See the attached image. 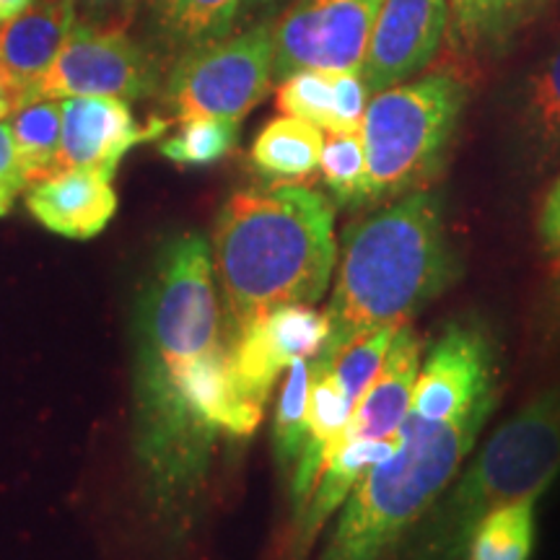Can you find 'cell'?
I'll return each instance as SVG.
<instances>
[{
  "instance_id": "cb8c5ba5",
  "label": "cell",
  "mask_w": 560,
  "mask_h": 560,
  "mask_svg": "<svg viewBox=\"0 0 560 560\" xmlns=\"http://www.w3.org/2000/svg\"><path fill=\"white\" fill-rule=\"evenodd\" d=\"M338 79L340 70H296L278 89V109L322 130H338Z\"/></svg>"
},
{
  "instance_id": "603a6c76",
  "label": "cell",
  "mask_w": 560,
  "mask_h": 560,
  "mask_svg": "<svg viewBox=\"0 0 560 560\" xmlns=\"http://www.w3.org/2000/svg\"><path fill=\"white\" fill-rule=\"evenodd\" d=\"M265 342L285 369L296 359H317L330 332V319L312 304H283L270 310L260 322Z\"/></svg>"
},
{
  "instance_id": "44dd1931",
  "label": "cell",
  "mask_w": 560,
  "mask_h": 560,
  "mask_svg": "<svg viewBox=\"0 0 560 560\" xmlns=\"http://www.w3.org/2000/svg\"><path fill=\"white\" fill-rule=\"evenodd\" d=\"M11 136L16 145L26 185L58 174V153L62 138V102L39 100L24 104L11 115Z\"/></svg>"
},
{
  "instance_id": "484cf974",
  "label": "cell",
  "mask_w": 560,
  "mask_h": 560,
  "mask_svg": "<svg viewBox=\"0 0 560 560\" xmlns=\"http://www.w3.org/2000/svg\"><path fill=\"white\" fill-rule=\"evenodd\" d=\"M240 140V122L223 117H195L185 120L172 138L161 140L159 151L174 164L208 166L229 156Z\"/></svg>"
},
{
  "instance_id": "7402d4cb",
  "label": "cell",
  "mask_w": 560,
  "mask_h": 560,
  "mask_svg": "<svg viewBox=\"0 0 560 560\" xmlns=\"http://www.w3.org/2000/svg\"><path fill=\"white\" fill-rule=\"evenodd\" d=\"M537 542V499L503 503L475 527L465 560H529Z\"/></svg>"
},
{
  "instance_id": "3957f363",
  "label": "cell",
  "mask_w": 560,
  "mask_h": 560,
  "mask_svg": "<svg viewBox=\"0 0 560 560\" xmlns=\"http://www.w3.org/2000/svg\"><path fill=\"white\" fill-rule=\"evenodd\" d=\"M454 280L457 252L439 195L416 190L384 202L342 234L338 280L325 312L330 332L310 366L327 371L363 332L410 322Z\"/></svg>"
},
{
  "instance_id": "5b68a950",
  "label": "cell",
  "mask_w": 560,
  "mask_h": 560,
  "mask_svg": "<svg viewBox=\"0 0 560 560\" xmlns=\"http://www.w3.org/2000/svg\"><path fill=\"white\" fill-rule=\"evenodd\" d=\"M560 475V382L503 420L457 486L446 488L418 529L405 560H465L482 516L503 503L540 499Z\"/></svg>"
},
{
  "instance_id": "f546056e",
  "label": "cell",
  "mask_w": 560,
  "mask_h": 560,
  "mask_svg": "<svg viewBox=\"0 0 560 560\" xmlns=\"http://www.w3.org/2000/svg\"><path fill=\"white\" fill-rule=\"evenodd\" d=\"M537 229H540V242L545 252H548V257L560 262V177L550 187L548 198L542 202Z\"/></svg>"
},
{
  "instance_id": "d4e9b609",
  "label": "cell",
  "mask_w": 560,
  "mask_h": 560,
  "mask_svg": "<svg viewBox=\"0 0 560 560\" xmlns=\"http://www.w3.org/2000/svg\"><path fill=\"white\" fill-rule=\"evenodd\" d=\"M312 366L310 359H296L289 366L280 387L276 423H272V446L280 465L296 467L306 441V416H310Z\"/></svg>"
},
{
  "instance_id": "8992f818",
  "label": "cell",
  "mask_w": 560,
  "mask_h": 560,
  "mask_svg": "<svg viewBox=\"0 0 560 560\" xmlns=\"http://www.w3.org/2000/svg\"><path fill=\"white\" fill-rule=\"evenodd\" d=\"M467 89L452 73L376 91L361 125L366 153V206L425 190L450 156Z\"/></svg>"
},
{
  "instance_id": "836d02e7",
  "label": "cell",
  "mask_w": 560,
  "mask_h": 560,
  "mask_svg": "<svg viewBox=\"0 0 560 560\" xmlns=\"http://www.w3.org/2000/svg\"><path fill=\"white\" fill-rule=\"evenodd\" d=\"M34 0H0V24H5V21L16 19L24 13Z\"/></svg>"
},
{
  "instance_id": "9a60e30c",
  "label": "cell",
  "mask_w": 560,
  "mask_h": 560,
  "mask_svg": "<svg viewBox=\"0 0 560 560\" xmlns=\"http://www.w3.org/2000/svg\"><path fill=\"white\" fill-rule=\"evenodd\" d=\"M26 208L66 240H94L117 213V192L102 172L66 170L26 187Z\"/></svg>"
},
{
  "instance_id": "277c9868",
  "label": "cell",
  "mask_w": 560,
  "mask_h": 560,
  "mask_svg": "<svg viewBox=\"0 0 560 560\" xmlns=\"http://www.w3.org/2000/svg\"><path fill=\"white\" fill-rule=\"evenodd\" d=\"M495 402L499 397L482 400L452 423H429L408 412L397 429V452L361 475L317 560H397L470 457Z\"/></svg>"
},
{
  "instance_id": "d6a6232c",
  "label": "cell",
  "mask_w": 560,
  "mask_h": 560,
  "mask_svg": "<svg viewBox=\"0 0 560 560\" xmlns=\"http://www.w3.org/2000/svg\"><path fill=\"white\" fill-rule=\"evenodd\" d=\"M16 109H19L16 91H13L9 79L3 75V70H0V120H5V117L13 115Z\"/></svg>"
},
{
  "instance_id": "7a4b0ae2",
  "label": "cell",
  "mask_w": 560,
  "mask_h": 560,
  "mask_svg": "<svg viewBox=\"0 0 560 560\" xmlns=\"http://www.w3.org/2000/svg\"><path fill=\"white\" fill-rule=\"evenodd\" d=\"M213 272L229 342L283 304H317L338 265L335 208L296 182L249 187L213 223Z\"/></svg>"
},
{
  "instance_id": "2e32d148",
  "label": "cell",
  "mask_w": 560,
  "mask_h": 560,
  "mask_svg": "<svg viewBox=\"0 0 560 560\" xmlns=\"http://www.w3.org/2000/svg\"><path fill=\"white\" fill-rule=\"evenodd\" d=\"M400 446V439L389 436L380 441H353V444H342L330 454L325 470H322L317 486L312 495L293 516V527L285 545V560H306L310 550L317 542L319 532L335 511H340L342 503L361 480V475L376 462L392 457Z\"/></svg>"
},
{
  "instance_id": "e575fe53",
  "label": "cell",
  "mask_w": 560,
  "mask_h": 560,
  "mask_svg": "<svg viewBox=\"0 0 560 560\" xmlns=\"http://www.w3.org/2000/svg\"><path fill=\"white\" fill-rule=\"evenodd\" d=\"M21 190L16 185H11L9 179L0 177V219H3L5 213H9L11 206H13V198H16Z\"/></svg>"
},
{
  "instance_id": "ba28073f",
  "label": "cell",
  "mask_w": 560,
  "mask_h": 560,
  "mask_svg": "<svg viewBox=\"0 0 560 560\" xmlns=\"http://www.w3.org/2000/svg\"><path fill=\"white\" fill-rule=\"evenodd\" d=\"M164 83V60L151 45L115 26L75 24L52 68L34 91L39 100L115 96L122 102L149 100Z\"/></svg>"
},
{
  "instance_id": "4fadbf2b",
  "label": "cell",
  "mask_w": 560,
  "mask_h": 560,
  "mask_svg": "<svg viewBox=\"0 0 560 560\" xmlns=\"http://www.w3.org/2000/svg\"><path fill=\"white\" fill-rule=\"evenodd\" d=\"M75 24L73 0H34L21 16L0 24V70L16 91L19 107L34 102Z\"/></svg>"
},
{
  "instance_id": "7c38bea8",
  "label": "cell",
  "mask_w": 560,
  "mask_h": 560,
  "mask_svg": "<svg viewBox=\"0 0 560 560\" xmlns=\"http://www.w3.org/2000/svg\"><path fill=\"white\" fill-rule=\"evenodd\" d=\"M62 102V138L58 172L91 170L115 179L117 166L132 145L159 138L170 120L151 117L140 125L128 102L115 96H68Z\"/></svg>"
},
{
  "instance_id": "ac0fdd59",
  "label": "cell",
  "mask_w": 560,
  "mask_h": 560,
  "mask_svg": "<svg viewBox=\"0 0 560 560\" xmlns=\"http://www.w3.org/2000/svg\"><path fill=\"white\" fill-rule=\"evenodd\" d=\"M516 143L535 170L560 159V45L524 81L516 107Z\"/></svg>"
},
{
  "instance_id": "6da1fadb",
  "label": "cell",
  "mask_w": 560,
  "mask_h": 560,
  "mask_svg": "<svg viewBox=\"0 0 560 560\" xmlns=\"http://www.w3.org/2000/svg\"><path fill=\"white\" fill-rule=\"evenodd\" d=\"M132 338L143 488L161 516L179 520L206 482L219 433L247 439L265 412L236 389L213 252L198 231L172 236L153 257Z\"/></svg>"
},
{
  "instance_id": "4dcf8cb0",
  "label": "cell",
  "mask_w": 560,
  "mask_h": 560,
  "mask_svg": "<svg viewBox=\"0 0 560 560\" xmlns=\"http://www.w3.org/2000/svg\"><path fill=\"white\" fill-rule=\"evenodd\" d=\"M0 177L9 179L11 185H16L19 190H26V177L21 172V161L16 153V145H13V136L9 125L0 122Z\"/></svg>"
},
{
  "instance_id": "1f68e13d",
  "label": "cell",
  "mask_w": 560,
  "mask_h": 560,
  "mask_svg": "<svg viewBox=\"0 0 560 560\" xmlns=\"http://www.w3.org/2000/svg\"><path fill=\"white\" fill-rule=\"evenodd\" d=\"M540 317H542L545 335H548V338L560 340V270H558V276L552 278L548 291H545Z\"/></svg>"
},
{
  "instance_id": "d6986e66",
  "label": "cell",
  "mask_w": 560,
  "mask_h": 560,
  "mask_svg": "<svg viewBox=\"0 0 560 560\" xmlns=\"http://www.w3.org/2000/svg\"><path fill=\"white\" fill-rule=\"evenodd\" d=\"M550 0H450V42L465 52H499Z\"/></svg>"
},
{
  "instance_id": "f1b7e54d",
  "label": "cell",
  "mask_w": 560,
  "mask_h": 560,
  "mask_svg": "<svg viewBox=\"0 0 560 560\" xmlns=\"http://www.w3.org/2000/svg\"><path fill=\"white\" fill-rule=\"evenodd\" d=\"M73 5L81 24L125 30V24L136 16L140 0H73Z\"/></svg>"
},
{
  "instance_id": "ffe728a7",
  "label": "cell",
  "mask_w": 560,
  "mask_h": 560,
  "mask_svg": "<svg viewBox=\"0 0 560 560\" xmlns=\"http://www.w3.org/2000/svg\"><path fill=\"white\" fill-rule=\"evenodd\" d=\"M325 138L317 125L299 117H276L252 143V166L262 177L276 182H296L319 170Z\"/></svg>"
},
{
  "instance_id": "30bf717a",
  "label": "cell",
  "mask_w": 560,
  "mask_h": 560,
  "mask_svg": "<svg viewBox=\"0 0 560 560\" xmlns=\"http://www.w3.org/2000/svg\"><path fill=\"white\" fill-rule=\"evenodd\" d=\"M499 397V350L478 319H459L433 342L420 361L410 416L452 423L475 405Z\"/></svg>"
},
{
  "instance_id": "e0dca14e",
  "label": "cell",
  "mask_w": 560,
  "mask_h": 560,
  "mask_svg": "<svg viewBox=\"0 0 560 560\" xmlns=\"http://www.w3.org/2000/svg\"><path fill=\"white\" fill-rule=\"evenodd\" d=\"M242 9L244 0H149L151 47L161 60H177L229 37Z\"/></svg>"
},
{
  "instance_id": "4316f807",
  "label": "cell",
  "mask_w": 560,
  "mask_h": 560,
  "mask_svg": "<svg viewBox=\"0 0 560 560\" xmlns=\"http://www.w3.org/2000/svg\"><path fill=\"white\" fill-rule=\"evenodd\" d=\"M319 170L338 206H366V153L361 132H332L322 149Z\"/></svg>"
},
{
  "instance_id": "9c48e42d",
  "label": "cell",
  "mask_w": 560,
  "mask_h": 560,
  "mask_svg": "<svg viewBox=\"0 0 560 560\" xmlns=\"http://www.w3.org/2000/svg\"><path fill=\"white\" fill-rule=\"evenodd\" d=\"M384 0H299L272 26V75L296 70L361 73Z\"/></svg>"
},
{
  "instance_id": "83f0119b",
  "label": "cell",
  "mask_w": 560,
  "mask_h": 560,
  "mask_svg": "<svg viewBox=\"0 0 560 560\" xmlns=\"http://www.w3.org/2000/svg\"><path fill=\"white\" fill-rule=\"evenodd\" d=\"M397 327L400 325H384L376 327V330L363 332L361 338L348 342V346L338 353V359L330 363V369H327L353 408L359 405L363 392L369 389V384L374 382L376 374L382 371V363L387 359V350L392 346Z\"/></svg>"
},
{
  "instance_id": "5bb4252c",
  "label": "cell",
  "mask_w": 560,
  "mask_h": 560,
  "mask_svg": "<svg viewBox=\"0 0 560 560\" xmlns=\"http://www.w3.org/2000/svg\"><path fill=\"white\" fill-rule=\"evenodd\" d=\"M420 348L423 346H420L418 332L412 330L410 322H402L397 327L395 338H392L382 371L369 384V389L363 392L348 425L332 444L330 454L338 446L353 444V441H380L395 436L410 412L412 387H416L420 361H423Z\"/></svg>"
},
{
  "instance_id": "8fae6325",
  "label": "cell",
  "mask_w": 560,
  "mask_h": 560,
  "mask_svg": "<svg viewBox=\"0 0 560 560\" xmlns=\"http://www.w3.org/2000/svg\"><path fill=\"white\" fill-rule=\"evenodd\" d=\"M450 30V0H384L361 75L369 94L400 86L436 58Z\"/></svg>"
},
{
  "instance_id": "52a82bcc",
  "label": "cell",
  "mask_w": 560,
  "mask_h": 560,
  "mask_svg": "<svg viewBox=\"0 0 560 560\" xmlns=\"http://www.w3.org/2000/svg\"><path fill=\"white\" fill-rule=\"evenodd\" d=\"M270 83L272 26L260 24L179 55L164 81V102L179 122L195 117L240 122L268 96Z\"/></svg>"
}]
</instances>
